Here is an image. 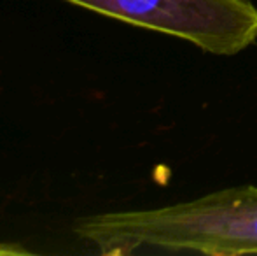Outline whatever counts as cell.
I'll use <instances>...</instances> for the list:
<instances>
[{
  "instance_id": "cell-1",
  "label": "cell",
  "mask_w": 257,
  "mask_h": 256,
  "mask_svg": "<svg viewBox=\"0 0 257 256\" xmlns=\"http://www.w3.org/2000/svg\"><path fill=\"white\" fill-rule=\"evenodd\" d=\"M74 232L107 256L257 254V186H231L158 209L86 216Z\"/></svg>"
},
{
  "instance_id": "cell-2",
  "label": "cell",
  "mask_w": 257,
  "mask_h": 256,
  "mask_svg": "<svg viewBox=\"0 0 257 256\" xmlns=\"http://www.w3.org/2000/svg\"><path fill=\"white\" fill-rule=\"evenodd\" d=\"M112 20L182 39L201 51L233 56L257 42L250 0H65Z\"/></svg>"
},
{
  "instance_id": "cell-3",
  "label": "cell",
  "mask_w": 257,
  "mask_h": 256,
  "mask_svg": "<svg viewBox=\"0 0 257 256\" xmlns=\"http://www.w3.org/2000/svg\"><path fill=\"white\" fill-rule=\"evenodd\" d=\"M28 253H30V251L25 249V247H21V246L0 242V254H28Z\"/></svg>"
}]
</instances>
